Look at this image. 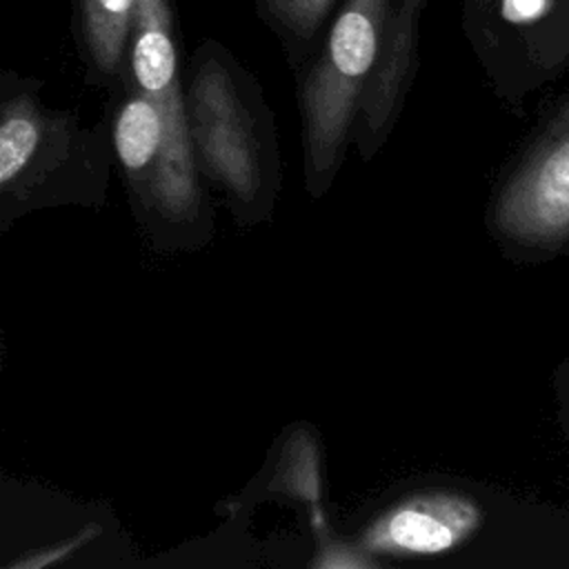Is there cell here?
I'll return each instance as SVG.
<instances>
[{"label": "cell", "instance_id": "277c9868", "mask_svg": "<svg viewBox=\"0 0 569 569\" xmlns=\"http://www.w3.org/2000/svg\"><path fill=\"white\" fill-rule=\"evenodd\" d=\"M460 29L513 116L569 69V0H460Z\"/></svg>", "mask_w": 569, "mask_h": 569}, {"label": "cell", "instance_id": "8992f818", "mask_svg": "<svg viewBox=\"0 0 569 569\" xmlns=\"http://www.w3.org/2000/svg\"><path fill=\"white\" fill-rule=\"evenodd\" d=\"M482 505L458 489H420L382 507L353 538L376 565L380 558H429L469 542L482 527Z\"/></svg>", "mask_w": 569, "mask_h": 569}, {"label": "cell", "instance_id": "ba28073f", "mask_svg": "<svg viewBox=\"0 0 569 569\" xmlns=\"http://www.w3.org/2000/svg\"><path fill=\"white\" fill-rule=\"evenodd\" d=\"M273 451L276 462L267 469L264 489L305 505L311 511L316 542L329 540V525L320 507V440L313 425H289Z\"/></svg>", "mask_w": 569, "mask_h": 569}, {"label": "cell", "instance_id": "6da1fadb", "mask_svg": "<svg viewBox=\"0 0 569 569\" xmlns=\"http://www.w3.org/2000/svg\"><path fill=\"white\" fill-rule=\"evenodd\" d=\"M189 131L207 173L242 224L273 216L280 196L276 120L260 87L222 49H202L189 89Z\"/></svg>", "mask_w": 569, "mask_h": 569}, {"label": "cell", "instance_id": "52a82bcc", "mask_svg": "<svg viewBox=\"0 0 569 569\" xmlns=\"http://www.w3.org/2000/svg\"><path fill=\"white\" fill-rule=\"evenodd\" d=\"M429 0H389L373 69L360 98L353 149L371 162L389 140L420 67V33Z\"/></svg>", "mask_w": 569, "mask_h": 569}, {"label": "cell", "instance_id": "3957f363", "mask_svg": "<svg viewBox=\"0 0 569 569\" xmlns=\"http://www.w3.org/2000/svg\"><path fill=\"white\" fill-rule=\"evenodd\" d=\"M485 231L513 264L569 256V89L545 107L498 173Z\"/></svg>", "mask_w": 569, "mask_h": 569}, {"label": "cell", "instance_id": "7a4b0ae2", "mask_svg": "<svg viewBox=\"0 0 569 569\" xmlns=\"http://www.w3.org/2000/svg\"><path fill=\"white\" fill-rule=\"evenodd\" d=\"M389 0H340L318 47L296 78L302 182L322 198L353 147L362 91L373 69Z\"/></svg>", "mask_w": 569, "mask_h": 569}, {"label": "cell", "instance_id": "5b68a950", "mask_svg": "<svg viewBox=\"0 0 569 569\" xmlns=\"http://www.w3.org/2000/svg\"><path fill=\"white\" fill-rule=\"evenodd\" d=\"M131 69L140 93L151 98L164 118V147L151 178L156 204L167 218L193 224L202 220V193L196 178L193 142L167 0H136Z\"/></svg>", "mask_w": 569, "mask_h": 569}, {"label": "cell", "instance_id": "8fae6325", "mask_svg": "<svg viewBox=\"0 0 569 569\" xmlns=\"http://www.w3.org/2000/svg\"><path fill=\"white\" fill-rule=\"evenodd\" d=\"M136 0H82L84 36L96 64L116 71L131 36Z\"/></svg>", "mask_w": 569, "mask_h": 569}, {"label": "cell", "instance_id": "7c38bea8", "mask_svg": "<svg viewBox=\"0 0 569 569\" xmlns=\"http://www.w3.org/2000/svg\"><path fill=\"white\" fill-rule=\"evenodd\" d=\"M42 136L36 111L16 104L0 116V187L18 178L38 151Z\"/></svg>", "mask_w": 569, "mask_h": 569}, {"label": "cell", "instance_id": "4fadbf2b", "mask_svg": "<svg viewBox=\"0 0 569 569\" xmlns=\"http://www.w3.org/2000/svg\"><path fill=\"white\" fill-rule=\"evenodd\" d=\"M553 389L558 400V418L562 422V429L569 438V360H565L553 376Z\"/></svg>", "mask_w": 569, "mask_h": 569}, {"label": "cell", "instance_id": "9c48e42d", "mask_svg": "<svg viewBox=\"0 0 569 569\" xmlns=\"http://www.w3.org/2000/svg\"><path fill=\"white\" fill-rule=\"evenodd\" d=\"M260 20L278 38L293 76L302 71L340 0H253Z\"/></svg>", "mask_w": 569, "mask_h": 569}, {"label": "cell", "instance_id": "30bf717a", "mask_svg": "<svg viewBox=\"0 0 569 569\" xmlns=\"http://www.w3.org/2000/svg\"><path fill=\"white\" fill-rule=\"evenodd\" d=\"M113 144L129 173H144L158 167L164 147V118L160 107L144 93L129 98L113 124Z\"/></svg>", "mask_w": 569, "mask_h": 569}]
</instances>
